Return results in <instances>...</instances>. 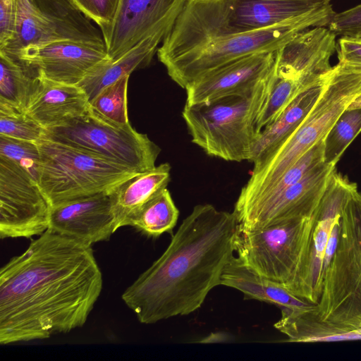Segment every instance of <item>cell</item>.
Segmentation results:
<instances>
[{
    "mask_svg": "<svg viewBox=\"0 0 361 361\" xmlns=\"http://www.w3.org/2000/svg\"><path fill=\"white\" fill-rule=\"evenodd\" d=\"M102 286L92 245L47 230L0 269V343L82 326Z\"/></svg>",
    "mask_w": 361,
    "mask_h": 361,
    "instance_id": "6da1fadb",
    "label": "cell"
},
{
    "mask_svg": "<svg viewBox=\"0 0 361 361\" xmlns=\"http://www.w3.org/2000/svg\"><path fill=\"white\" fill-rule=\"evenodd\" d=\"M238 231L233 212L195 206L163 254L125 290L123 301L145 324L197 310L221 285L235 255Z\"/></svg>",
    "mask_w": 361,
    "mask_h": 361,
    "instance_id": "7a4b0ae2",
    "label": "cell"
},
{
    "mask_svg": "<svg viewBox=\"0 0 361 361\" xmlns=\"http://www.w3.org/2000/svg\"><path fill=\"white\" fill-rule=\"evenodd\" d=\"M233 0H188L157 55L180 87L245 56L276 51L298 33L326 27L336 13L325 4L267 27L240 32L232 23Z\"/></svg>",
    "mask_w": 361,
    "mask_h": 361,
    "instance_id": "3957f363",
    "label": "cell"
},
{
    "mask_svg": "<svg viewBox=\"0 0 361 361\" xmlns=\"http://www.w3.org/2000/svg\"><path fill=\"white\" fill-rule=\"evenodd\" d=\"M274 327L286 342H329L339 333L361 328V192L348 200L338 238L318 302L307 308H281Z\"/></svg>",
    "mask_w": 361,
    "mask_h": 361,
    "instance_id": "277c9868",
    "label": "cell"
},
{
    "mask_svg": "<svg viewBox=\"0 0 361 361\" xmlns=\"http://www.w3.org/2000/svg\"><path fill=\"white\" fill-rule=\"evenodd\" d=\"M361 94V64L339 61L329 71L319 99L296 130L253 164L234 209L242 212L263 196L306 152L324 140L334 123Z\"/></svg>",
    "mask_w": 361,
    "mask_h": 361,
    "instance_id": "5b68a950",
    "label": "cell"
},
{
    "mask_svg": "<svg viewBox=\"0 0 361 361\" xmlns=\"http://www.w3.org/2000/svg\"><path fill=\"white\" fill-rule=\"evenodd\" d=\"M274 71L255 87L212 100L185 104L182 116L191 141L225 161H250L259 134L257 120L268 97Z\"/></svg>",
    "mask_w": 361,
    "mask_h": 361,
    "instance_id": "8992f818",
    "label": "cell"
},
{
    "mask_svg": "<svg viewBox=\"0 0 361 361\" xmlns=\"http://www.w3.org/2000/svg\"><path fill=\"white\" fill-rule=\"evenodd\" d=\"M314 224V212L310 217L262 230L244 231L238 226L235 255L255 274L302 299Z\"/></svg>",
    "mask_w": 361,
    "mask_h": 361,
    "instance_id": "52a82bcc",
    "label": "cell"
},
{
    "mask_svg": "<svg viewBox=\"0 0 361 361\" xmlns=\"http://www.w3.org/2000/svg\"><path fill=\"white\" fill-rule=\"evenodd\" d=\"M38 185L50 206L109 191L135 171L96 154L42 137Z\"/></svg>",
    "mask_w": 361,
    "mask_h": 361,
    "instance_id": "ba28073f",
    "label": "cell"
},
{
    "mask_svg": "<svg viewBox=\"0 0 361 361\" xmlns=\"http://www.w3.org/2000/svg\"><path fill=\"white\" fill-rule=\"evenodd\" d=\"M43 137L96 154L137 173L155 168L161 150L130 123H114L91 106L81 116L46 129Z\"/></svg>",
    "mask_w": 361,
    "mask_h": 361,
    "instance_id": "9c48e42d",
    "label": "cell"
},
{
    "mask_svg": "<svg viewBox=\"0 0 361 361\" xmlns=\"http://www.w3.org/2000/svg\"><path fill=\"white\" fill-rule=\"evenodd\" d=\"M59 41L106 49L101 30L71 0H16V35L0 51L13 55L26 47Z\"/></svg>",
    "mask_w": 361,
    "mask_h": 361,
    "instance_id": "30bf717a",
    "label": "cell"
},
{
    "mask_svg": "<svg viewBox=\"0 0 361 361\" xmlns=\"http://www.w3.org/2000/svg\"><path fill=\"white\" fill-rule=\"evenodd\" d=\"M50 204L23 169L0 157V237L31 238L49 229Z\"/></svg>",
    "mask_w": 361,
    "mask_h": 361,
    "instance_id": "8fae6325",
    "label": "cell"
},
{
    "mask_svg": "<svg viewBox=\"0 0 361 361\" xmlns=\"http://www.w3.org/2000/svg\"><path fill=\"white\" fill-rule=\"evenodd\" d=\"M356 190V183L335 170L314 211L310 262L302 295L303 300L312 304L316 305L321 296L324 279L338 238L342 210Z\"/></svg>",
    "mask_w": 361,
    "mask_h": 361,
    "instance_id": "7c38bea8",
    "label": "cell"
},
{
    "mask_svg": "<svg viewBox=\"0 0 361 361\" xmlns=\"http://www.w3.org/2000/svg\"><path fill=\"white\" fill-rule=\"evenodd\" d=\"M188 0H121L109 37L105 40L115 60L144 39L162 41L170 32Z\"/></svg>",
    "mask_w": 361,
    "mask_h": 361,
    "instance_id": "4fadbf2b",
    "label": "cell"
},
{
    "mask_svg": "<svg viewBox=\"0 0 361 361\" xmlns=\"http://www.w3.org/2000/svg\"><path fill=\"white\" fill-rule=\"evenodd\" d=\"M11 56L38 77L71 85H78L97 64L111 60L106 49L73 41L29 46Z\"/></svg>",
    "mask_w": 361,
    "mask_h": 361,
    "instance_id": "5bb4252c",
    "label": "cell"
},
{
    "mask_svg": "<svg viewBox=\"0 0 361 361\" xmlns=\"http://www.w3.org/2000/svg\"><path fill=\"white\" fill-rule=\"evenodd\" d=\"M336 164L323 162L302 180L262 204L238 222L239 229L257 231L311 216L324 192Z\"/></svg>",
    "mask_w": 361,
    "mask_h": 361,
    "instance_id": "9a60e30c",
    "label": "cell"
},
{
    "mask_svg": "<svg viewBox=\"0 0 361 361\" xmlns=\"http://www.w3.org/2000/svg\"><path fill=\"white\" fill-rule=\"evenodd\" d=\"M92 245L117 231L107 192L50 206L49 229Z\"/></svg>",
    "mask_w": 361,
    "mask_h": 361,
    "instance_id": "2e32d148",
    "label": "cell"
},
{
    "mask_svg": "<svg viewBox=\"0 0 361 361\" xmlns=\"http://www.w3.org/2000/svg\"><path fill=\"white\" fill-rule=\"evenodd\" d=\"M277 51L245 56L205 73L185 89V103L205 102L255 87L274 71Z\"/></svg>",
    "mask_w": 361,
    "mask_h": 361,
    "instance_id": "e0dca14e",
    "label": "cell"
},
{
    "mask_svg": "<svg viewBox=\"0 0 361 361\" xmlns=\"http://www.w3.org/2000/svg\"><path fill=\"white\" fill-rule=\"evenodd\" d=\"M336 35L326 27L307 29L278 50L276 73L286 78H319L333 66Z\"/></svg>",
    "mask_w": 361,
    "mask_h": 361,
    "instance_id": "ac0fdd59",
    "label": "cell"
},
{
    "mask_svg": "<svg viewBox=\"0 0 361 361\" xmlns=\"http://www.w3.org/2000/svg\"><path fill=\"white\" fill-rule=\"evenodd\" d=\"M90 107L87 94L78 85L39 77L25 112L47 129L81 116Z\"/></svg>",
    "mask_w": 361,
    "mask_h": 361,
    "instance_id": "d6986e66",
    "label": "cell"
},
{
    "mask_svg": "<svg viewBox=\"0 0 361 361\" xmlns=\"http://www.w3.org/2000/svg\"><path fill=\"white\" fill-rule=\"evenodd\" d=\"M323 0H233L232 23L240 32L259 30L302 16Z\"/></svg>",
    "mask_w": 361,
    "mask_h": 361,
    "instance_id": "ffe728a7",
    "label": "cell"
},
{
    "mask_svg": "<svg viewBox=\"0 0 361 361\" xmlns=\"http://www.w3.org/2000/svg\"><path fill=\"white\" fill-rule=\"evenodd\" d=\"M171 167L163 163L155 168L137 173L115 185L108 194L116 219V229L126 226L130 217L170 181Z\"/></svg>",
    "mask_w": 361,
    "mask_h": 361,
    "instance_id": "44dd1931",
    "label": "cell"
},
{
    "mask_svg": "<svg viewBox=\"0 0 361 361\" xmlns=\"http://www.w3.org/2000/svg\"><path fill=\"white\" fill-rule=\"evenodd\" d=\"M329 73L303 90L275 121L260 131L253 149L251 162L255 164L259 161L296 130L319 99Z\"/></svg>",
    "mask_w": 361,
    "mask_h": 361,
    "instance_id": "7402d4cb",
    "label": "cell"
},
{
    "mask_svg": "<svg viewBox=\"0 0 361 361\" xmlns=\"http://www.w3.org/2000/svg\"><path fill=\"white\" fill-rule=\"evenodd\" d=\"M162 40L152 37L140 42L115 60L101 62L92 68L78 84L87 94L90 102L106 87L137 69L147 67Z\"/></svg>",
    "mask_w": 361,
    "mask_h": 361,
    "instance_id": "603a6c76",
    "label": "cell"
},
{
    "mask_svg": "<svg viewBox=\"0 0 361 361\" xmlns=\"http://www.w3.org/2000/svg\"><path fill=\"white\" fill-rule=\"evenodd\" d=\"M221 285L242 292L246 299H254L288 308H307L314 305L288 291L282 286L261 277L235 255L225 268Z\"/></svg>",
    "mask_w": 361,
    "mask_h": 361,
    "instance_id": "cb8c5ba5",
    "label": "cell"
},
{
    "mask_svg": "<svg viewBox=\"0 0 361 361\" xmlns=\"http://www.w3.org/2000/svg\"><path fill=\"white\" fill-rule=\"evenodd\" d=\"M38 81L19 59L0 51V103L25 111Z\"/></svg>",
    "mask_w": 361,
    "mask_h": 361,
    "instance_id": "d4e9b609",
    "label": "cell"
},
{
    "mask_svg": "<svg viewBox=\"0 0 361 361\" xmlns=\"http://www.w3.org/2000/svg\"><path fill=\"white\" fill-rule=\"evenodd\" d=\"M179 216L170 192L166 188L145 203L128 219L127 226L145 235L157 238L173 231Z\"/></svg>",
    "mask_w": 361,
    "mask_h": 361,
    "instance_id": "484cf974",
    "label": "cell"
},
{
    "mask_svg": "<svg viewBox=\"0 0 361 361\" xmlns=\"http://www.w3.org/2000/svg\"><path fill=\"white\" fill-rule=\"evenodd\" d=\"M324 75L292 79L279 77L276 73L268 97L257 120L258 131L260 133L265 126L275 121L298 94Z\"/></svg>",
    "mask_w": 361,
    "mask_h": 361,
    "instance_id": "4316f807",
    "label": "cell"
},
{
    "mask_svg": "<svg viewBox=\"0 0 361 361\" xmlns=\"http://www.w3.org/2000/svg\"><path fill=\"white\" fill-rule=\"evenodd\" d=\"M361 131V101L357 97L341 113L325 136L324 161L336 164Z\"/></svg>",
    "mask_w": 361,
    "mask_h": 361,
    "instance_id": "83f0119b",
    "label": "cell"
},
{
    "mask_svg": "<svg viewBox=\"0 0 361 361\" xmlns=\"http://www.w3.org/2000/svg\"><path fill=\"white\" fill-rule=\"evenodd\" d=\"M324 142L320 140L298 159L259 200L242 212L235 214L240 222L262 204L276 197L283 191L302 180L324 161Z\"/></svg>",
    "mask_w": 361,
    "mask_h": 361,
    "instance_id": "f1b7e54d",
    "label": "cell"
},
{
    "mask_svg": "<svg viewBox=\"0 0 361 361\" xmlns=\"http://www.w3.org/2000/svg\"><path fill=\"white\" fill-rule=\"evenodd\" d=\"M130 75L104 88L90 102L91 108L108 121L121 126L130 123L127 109V90Z\"/></svg>",
    "mask_w": 361,
    "mask_h": 361,
    "instance_id": "f546056e",
    "label": "cell"
},
{
    "mask_svg": "<svg viewBox=\"0 0 361 361\" xmlns=\"http://www.w3.org/2000/svg\"><path fill=\"white\" fill-rule=\"evenodd\" d=\"M45 130L25 111L0 103V135L36 142Z\"/></svg>",
    "mask_w": 361,
    "mask_h": 361,
    "instance_id": "4dcf8cb0",
    "label": "cell"
},
{
    "mask_svg": "<svg viewBox=\"0 0 361 361\" xmlns=\"http://www.w3.org/2000/svg\"><path fill=\"white\" fill-rule=\"evenodd\" d=\"M0 157L17 164L38 181L40 154L37 142L0 135Z\"/></svg>",
    "mask_w": 361,
    "mask_h": 361,
    "instance_id": "1f68e13d",
    "label": "cell"
},
{
    "mask_svg": "<svg viewBox=\"0 0 361 361\" xmlns=\"http://www.w3.org/2000/svg\"><path fill=\"white\" fill-rule=\"evenodd\" d=\"M76 7L101 30L104 40L109 37L121 0H71Z\"/></svg>",
    "mask_w": 361,
    "mask_h": 361,
    "instance_id": "d6a6232c",
    "label": "cell"
},
{
    "mask_svg": "<svg viewBox=\"0 0 361 361\" xmlns=\"http://www.w3.org/2000/svg\"><path fill=\"white\" fill-rule=\"evenodd\" d=\"M328 27L336 35L353 37L361 36V4L335 13Z\"/></svg>",
    "mask_w": 361,
    "mask_h": 361,
    "instance_id": "836d02e7",
    "label": "cell"
},
{
    "mask_svg": "<svg viewBox=\"0 0 361 361\" xmlns=\"http://www.w3.org/2000/svg\"><path fill=\"white\" fill-rule=\"evenodd\" d=\"M16 35V0H0V50L6 49Z\"/></svg>",
    "mask_w": 361,
    "mask_h": 361,
    "instance_id": "e575fe53",
    "label": "cell"
},
{
    "mask_svg": "<svg viewBox=\"0 0 361 361\" xmlns=\"http://www.w3.org/2000/svg\"><path fill=\"white\" fill-rule=\"evenodd\" d=\"M339 61L361 64V38L342 37L338 41Z\"/></svg>",
    "mask_w": 361,
    "mask_h": 361,
    "instance_id": "d590c367",
    "label": "cell"
},
{
    "mask_svg": "<svg viewBox=\"0 0 361 361\" xmlns=\"http://www.w3.org/2000/svg\"><path fill=\"white\" fill-rule=\"evenodd\" d=\"M323 1H325L326 2H329L330 1V0H323Z\"/></svg>",
    "mask_w": 361,
    "mask_h": 361,
    "instance_id": "8d00e7d4",
    "label": "cell"
},
{
    "mask_svg": "<svg viewBox=\"0 0 361 361\" xmlns=\"http://www.w3.org/2000/svg\"><path fill=\"white\" fill-rule=\"evenodd\" d=\"M360 97L361 98V94H360Z\"/></svg>",
    "mask_w": 361,
    "mask_h": 361,
    "instance_id": "74e56055",
    "label": "cell"
},
{
    "mask_svg": "<svg viewBox=\"0 0 361 361\" xmlns=\"http://www.w3.org/2000/svg\"><path fill=\"white\" fill-rule=\"evenodd\" d=\"M359 38H361V36L358 37Z\"/></svg>",
    "mask_w": 361,
    "mask_h": 361,
    "instance_id": "f35d334b",
    "label": "cell"
}]
</instances>
